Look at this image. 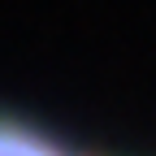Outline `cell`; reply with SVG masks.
I'll return each mask as SVG.
<instances>
[{
    "mask_svg": "<svg viewBox=\"0 0 156 156\" xmlns=\"http://www.w3.org/2000/svg\"><path fill=\"white\" fill-rule=\"evenodd\" d=\"M0 156H83V152L65 147L61 139L17 122V117H0Z\"/></svg>",
    "mask_w": 156,
    "mask_h": 156,
    "instance_id": "6da1fadb",
    "label": "cell"
}]
</instances>
